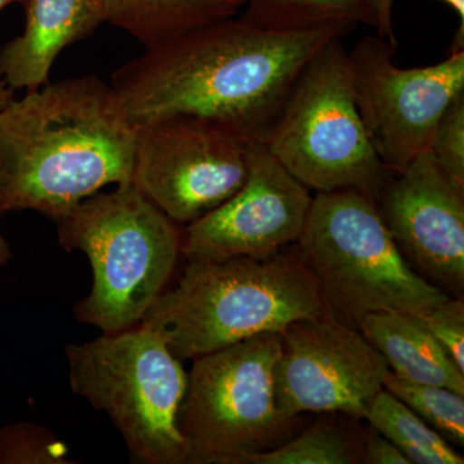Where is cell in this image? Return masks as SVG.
Instances as JSON below:
<instances>
[{
    "instance_id": "obj_10",
    "label": "cell",
    "mask_w": 464,
    "mask_h": 464,
    "mask_svg": "<svg viewBox=\"0 0 464 464\" xmlns=\"http://www.w3.org/2000/svg\"><path fill=\"white\" fill-rule=\"evenodd\" d=\"M395 51L380 36H365L348 52L357 109L390 172L429 151L440 118L464 92V50L417 69L396 66Z\"/></svg>"
},
{
    "instance_id": "obj_20",
    "label": "cell",
    "mask_w": 464,
    "mask_h": 464,
    "mask_svg": "<svg viewBox=\"0 0 464 464\" xmlns=\"http://www.w3.org/2000/svg\"><path fill=\"white\" fill-rule=\"evenodd\" d=\"M383 389L411 409L447 441L464 445V395L447 387L415 383L389 371Z\"/></svg>"
},
{
    "instance_id": "obj_24",
    "label": "cell",
    "mask_w": 464,
    "mask_h": 464,
    "mask_svg": "<svg viewBox=\"0 0 464 464\" xmlns=\"http://www.w3.org/2000/svg\"><path fill=\"white\" fill-rule=\"evenodd\" d=\"M450 5L460 17V30H458L454 43L456 44H464V0H439ZM393 0H371L372 7H373L375 16V30L377 36L384 39L391 47L395 48L398 45L395 34H393L392 23H391V8H392Z\"/></svg>"
},
{
    "instance_id": "obj_6",
    "label": "cell",
    "mask_w": 464,
    "mask_h": 464,
    "mask_svg": "<svg viewBox=\"0 0 464 464\" xmlns=\"http://www.w3.org/2000/svg\"><path fill=\"white\" fill-rule=\"evenodd\" d=\"M70 387L109 415L130 456L143 464H185L179 411L188 372L142 325L66 347Z\"/></svg>"
},
{
    "instance_id": "obj_14",
    "label": "cell",
    "mask_w": 464,
    "mask_h": 464,
    "mask_svg": "<svg viewBox=\"0 0 464 464\" xmlns=\"http://www.w3.org/2000/svg\"><path fill=\"white\" fill-rule=\"evenodd\" d=\"M25 27L0 50V82L14 91L50 83L61 52L93 35L105 23L100 0H21Z\"/></svg>"
},
{
    "instance_id": "obj_22",
    "label": "cell",
    "mask_w": 464,
    "mask_h": 464,
    "mask_svg": "<svg viewBox=\"0 0 464 464\" xmlns=\"http://www.w3.org/2000/svg\"><path fill=\"white\" fill-rule=\"evenodd\" d=\"M429 151L442 169L464 183V92L440 118Z\"/></svg>"
},
{
    "instance_id": "obj_16",
    "label": "cell",
    "mask_w": 464,
    "mask_h": 464,
    "mask_svg": "<svg viewBox=\"0 0 464 464\" xmlns=\"http://www.w3.org/2000/svg\"><path fill=\"white\" fill-rule=\"evenodd\" d=\"M105 23L150 48L235 17L246 0H100Z\"/></svg>"
},
{
    "instance_id": "obj_18",
    "label": "cell",
    "mask_w": 464,
    "mask_h": 464,
    "mask_svg": "<svg viewBox=\"0 0 464 464\" xmlns=\"http://www.w3.org/2000/svg\"><path fill=\"white\" fill-rule=\"evenodd\" d=\"M365 420L398 447L411 464H463L447 440L404 402L382 389L369 404Z\"/></svg>"
},
{
    "instance_id": "obj_27",
    "label": "cell",
    "mask_w": 464,
    "mask_h": 464,
    "mask_svg": "<svg viewBox=\"0 0 464 464\" xmlns=\"http://www.w3.org/2000/svg\"><path fill=\"white\" fill-rule=\"evenodd\" d=\"M14 90L9 88L8 85L0 82V109L5 108V105L14 99Z\"/></svg>"
},
{
    "instance_id": "obj_12",
    "label": "cell",
    "mask_w": 464,
    "mask_h": 464,
    "mask_svg": "<svg viewBox=\"0 0 464 464\" xmlns=\"http://www.w3.org/2000/svg\"><path fill=\"white\" fill-rule=\"evenodd\" d=\"M314 197L271 155L253 145L246 182L212 212L182 231L188 261L270 255L297 243Z\"/></svg>"
},
{
    "instance_id": "obj_15",
    "label": "cell",
    "mask_w": 464,
    "mask_h": 464,
    "mask_svg": "<svg viewBox=\"0 0 464 464\" xmlns=\"http://www.w3.org/2000/svg\"><path fill=\"white\" fill-rule=\"evenodd\" d=\"M366 341L386 360L390 372L464 395V373L449 359L413 314L373 313L357 324Z\"/></svg>"
},
{
    "instance_id": "obj_8",
    "label": "cell",
    "mask_w": 464,
    "mask_h": 464,
    "mask_svg": "<svg viewBox=\"0 0 464 464\" xmlns=\"http://www.w3.org/2000/svg\"><path fill=\"white\" fill-rule=\"evenodd\" d=\"M280 348V333H264L192 360L179 411L186 463L246 464L288 438L295 420L275 401Z\"/></svg>"
},
{
    "instance_id": "obj_19",
    "label": "cell",
    "mask_w": 464,
    "mask_h": 464,
    "mask_svg": "<svg viewBox=\"0 0 464 464\" xmlns=\"http://www.w3.org/2000/svg\"><path fill=\"white\" fill-rule=\"evenodd\" d=\"M362 441L332 422H319L279 447L249 457L246 464L362 463Z\"/></svg>"
},
{
    "instance_id": "obj_1",
    "label": "cell",
    "mask_w": 464,
    "mask_h": 464,
    "mask_svg": "<svg viewBox=\"0 0 464 464\" xmlns=\"http://www.w3.org/2000/svg\"><path fill=\"white\" fill-rule=\"evenodd\" d=\"M348 32H273L226 18L146 48L119 67L110 84L133 127L200 119L265 145L301 70Z\"/></svg>"
},
{
    "instance_id": "obj_3",
    "label": "cell",
    "mask_w": 464,
    "mask_h": 464,
    "mask_svg": "<svg viewBox=\"0 0 464 464\" xmlns=\"http://www.w3.org/2000/svg\"><path fill=\"white\" fill-rule=\"evenodd\" d=\"M323 314L331 313L293 244L270 255L188 261L140 325L183 362Z\"/></svg>"
},
{
    "instance_id": "obj_4",
    "label": "cell",
    "mask_w": 464,
    "mask_h": 464,
    "mask_svg": "<svg viewBox=\"0 0 464 464\" xmlns=\"http://www.w3.org/2000/svg\"><path fill=\"white\" fill-rule=\"evenodd\" d=\"M53 221L58 244L84 253L93 274L76 320L105 334L139 325L182 255L179 225L132 183L96 192Z\"/></svg>"
},
{
    "instance_id": "obj_23",
    "label": "cell",
    "mask_w": 464,
    "mask_h": 464,
    "mask_svg": "<svg viewBox=\"0 0 464 464\" xmlns=\"http://www.w3.org/2000/svg\"><path fill=\"white\" fill-rule=\"evenodd\" d=\"M449 359L464 373V304L448 297L438 306L417 315Z\"/></svg>"
},
{
    "instance_id": "obj_2",
    "label": "cell",
    "mask_w": 464,
    "mask_h": 464,
    "mask_svg": "<svg viewBox=\"0 0 464 464\" xmlns=\"http://www.w3.org/2000/svg\"><path fill=\"white\" fill-rule=\"evenodd\" d=\"M134 127L111 84L76 76L0 109V217L53 221L110 185L132 182Z\"/></svg>"
},
{
    "instance_id": "obj_28",
    "label": "cell",
    "mask_w": 464,
    "mask_h": 464,
    "mask_svg": "<svg viewBox=\"0 0 464 464\" xmlns=\"http://www.w3.org/2000/svg\"><path fill=\"white\" fill-rule=\"evenodd\" d=\"M14 2H21V0H0V12L3 11L7 5H12Z\"/></svg>"
},
{
    "instance_id": "obj_11",
    "label": "cell",
    "mask_w": 464,
    "mask_h": 464,
    "mask_svg": "<svg viewBox=\"0 0 464 464\" xmlns=\"http://www.w3.org/2000/svg\"><path fill=\"white\" fill-rule=\"evenodd\" d=\"M280 341L274 384L283 420L304 413L365 417L390 369L359 329L323 314L288 324Z\"/></svg>"
},
{
    "instance_id": "obj_7",
    "label": "cell",
    "mask_w": 464,
    "mask_h": 464,
    "mask_svg": "<svg viewBox=\"0 0 464 464\" xmlns=\"http://www.w3.org/2000/svg\"><path fill=\"white\" fill-rule=\"evenodd\" d=\"M308 190L373 195L391 173L369 141L353 92L350 58L334 38L301 70L265 142Z\"/></svg>"
},
{
    "instance_id": "obj_9",
    "label": "cell",
    "mask_w": 464,
    "mask_h": 464,
    "mask_svg": "<svg viewBox=\"0 0 464 464\" xmlns=\"http://www.w3.org/2000/svg\"><path fill=\"white\" fill-rule=\"evenodd\" d=\"M252 146L200 119L139 125L130 183L177 225L188 226L239 190Z\"/></svg>"
},
{
    "instance_id": "obj_26",
    "label": "cell",
    "mask_w": 464,
    "mask_h": 464,
    "mask_svg": "<svg viewBox=\"0 0 464 464\" xmlns=\"http://www.w3.org/2000/svg\"><path fill=\"white\" fill-rule=\"evenodd\" d=\"M12 257H14V255H12V250L9 248V244L0 232V266L7 265Z\"/></svg>"
},
{
    "instance_id": "obj_5",
    "label": "cell",
    "mask_w": 464,
    "mask_h": 464,
    "mask_svg": "<svg viewBox=\"0 0 464 464\" xmlns=\"http://www.w3.org/2000/svg\"><path fill=\"white\" fill-rule=\"evenodd\" d=\"M295 246L329 313L355 328L369 314L420 315L449 297L409 265L369 192L316 194Z\"/></svg>"
},
{
    "instance_id": "obj_17",
    "label": "cell",
    "mask_w": 464,
    "mask_h": 464,
    "mask_svg": "<svg viewBox=\"0 0 464 464\" xmlns=\"http://www.w3.org/2000/svg\"><path fill=\"white\" fill-rule=\"evenodd\" d=\"M241 21L273 32H304L326 26L375 27L371 0H246Z\"/></svg>"
},
{
    "instance_id": "obj_21",
    "label": "cell",
    "mask_w": 464,
    "mask_h": 464,
    "mask_svg": "<svg viewBox=\"0 0 464 464\" xmlns=\"http://www.w3.org/2000/svg\"><path fill=\"white\" fill-rule=\"evenodd\" d=\"M65 442L47 427L18 422L0 427V464H70Z\"/></svg>"
},
{
    "instance_id": "obj_25",
    "label": "cell",
    "mask_w": 464,
    "mask_h": 464,
    "mask_svg": "<svg viewBox=\"0 0 464 464\" xmlns=\"http://www.w3.org/2000/svg\"><path fill=\"white\" fill-rule=\"evenodd\" d=\"M372 427V426H371ZM366 464H411L398 447L372 427L362 440V459Z\"/></svg>"
},
{
    "instance_id": "obj_13",
    "label": "cell",
    "mask_w": 464,
    "mask_h": 464,
    "mask_svg": "<svg viewBox=\"0 0 464 464\" xmlns=\"http://www.w3.org/2000/svg\"><path fill=\"white\" fill-rule=\"evenodd\" d=\"M372 197L409 265L433 285L462 292L464 183L426 151L391 172Z\"/></svg>"
}]
</instances>
